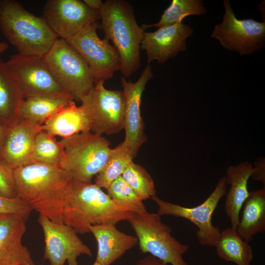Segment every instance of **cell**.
<instances>
[{
    "instance_id": "f35d334b",
    "label": "cell",
    "mask_w": 265,
    "mask_h": 265,
    "mask_svg": "<svg viewBox=\"0 0 265 265\" xmlns=\"http://www.w3.org/2000/svg\"><path fill=\"white\" fill-rule=\"evenodd\" d=\"M32 265V264H24V265Z\"/></svg>"
},
{
    "instance_id": "7a4b0ae2",
    "label": "cell",
    "mask_w": 265,
    "mask_h": 265,
    "mask_svg": "<svg viewBox=\"0 0 265 265\" xmlns=\"http://www.w3.org/2000/svg\"><path fill=\"white\" fill-rule=\"evenodd\" d=\"M132 212L117 206L95 184L72 180L70 192L64 203L63 223L78 234L90 232L91 226L127 220Z\"/></svg>"
},
{
    "instance_id": "d6a6232c",
    "label": "cell",
    "mask_w": 265,
    "mask_h": 265,
    "mask_svg": "<svg viewBox=\"0 0 265 265\" xmlns=\"http://www.w3.org/2000/svg\"><path fill=\"white\" fill-rule=\"evenodd\" d=\"M254 180L260 181L265 184V164L263 162H259L254 167V172L251 176Z\"/></svg>"
},
{
    "instance_id": "3957f363",
    "label": "cell",
    "mask_w": 265,
    "mask_h": 265,
    "mask_svg": "<svg viewBox=\"0 0 265 265\" xmlns=\"http://www.w3.org/2000/svg\"><path fill=\"white\" fill-rule=\"evenodd\" d=\"M99 26L110 40L120 58L123 77L129 78L140 65V50L144 30L136 22L132 6L123 0H107L99 10Z\"/></svg>"
},
{
    "instance_id": "277c9868",
    "label": "cell",
    "mask_w": 265,
    "mask_h": 265,
    "mask_svg": "<svg viewBox=\"0 0 265 265\" xmlns=\"http://www.w3.org/2000/svg\"><path fill=\"white\" fill-rule=\"evenodd\" d=\"M0 29L18 53L26 55L44 57L59 38L43 17L15 0H0Z\"/></svg>"
},
{
    "instance_id": "ac0fdd59",
    "label": "cell",
    "mask_w": 265,
    "mask_h": 265,
    "mask_svg": "<svg viewBox=\"0 0 265 265\" xmlns=\"http://www.w3.org/2000/svg\"><path fill=\"white\" fill-rule=\"evenodd\" d=\"M0 265H34L22 243L26 220L18 214L0 215Z\"/></svg>"
},
{
    "instance_id": "8fae6325",
    "label": "cell",
    "mask_w": 265,
    "mask_h": 265,
    "mask_svg": "<svg viewBox=\"0 0 265 265\" xmlns=\"http://www.w3.org/2000/svg\"><path fill=\"white\" fill-rule=\"evenodd\" d=\"M99 26L94 23L74 36L65 40L87 63L94 84L111 78L120 69V58L116 49L97 33Z\"/></svg>"
},
{
    "instance_id": "9a60e30c",
    "label": "cell",
    "mask_w": 265,
    "mask_h": 265,
    "mask_svg": "<svg viewBox=\"0 0 265 265\" xmlns=\"http://www.w3.org/2000/svg\"><path fill=\"white\" fill-rule=\"evenodd\" d=\"M152 77L151 67L148 64L136 82L127 80L123 76L121 78L125 101L124 123L125 137L123 142L133 158L136 156L139 148L146 140L140 106L142 95L146 84Z\"/></svg>"
},
{
    "instance_id": "836d02e7",
    "label": "cell",
    "mask_w": 265,
    "mask_h": 265,
    "mask_svg": "<svg viewBox=\"0 0 265 265\" xmlns=\"http://www.w3.org/2000/svg\"><path fill=\"white\" fill-rule=\"evenodd\" d=\"M135 265H170L163 263L159 259L149 255L139 260Z\"/></svg>"
},
{
    "instance_id": "4fadbf2b",
    "label": "cell",
    "mask_w": 265,
    "mask_h": 265,
    "mask_svg": "<svg viewBox=\"0 0 265 265\" xmlns=\"http://www.w3.org/2000/svg\"><path fill=\"white\" fill-rule=\"evenodd\" d=\"M44 236V258L51 265H79L78 259L82 255L91 257L92 251L70 226L53 222L39 214L37 219Z\"/></svg>"
},
{
    "instance_id": "e575fe53",
    "label": "cell",
    "mask_w": 265,
    "mask_h": 265,
    "mask_svg": "<svg viewBox=\"0 0 265 265\" xmlns=\"http://www.w3.org/2000/svg\"><path fill=\"white\" fill-rule=\"evenodd\" d=\"M83 1L90 8L98 11L103 3L100 0H84Z\"/></svg>"
},
{
    "instance_id": "d4e9b609",
    "label": "cell",
    "mask_w": 265,
    "mask_h": 265,
    "mask_svg": "<svg viewBox=\"0 0 265 265\" xmlns=\"http://www.w3.org/2000/svg\"><path fill=\"white\" fill-rule=\"evenodd\" d=\"M215 247L220 258L237 265H250L253 259L252 247L231 227L220 232Z\"/></svg>"
},
{
    "instance_id": "9c48e42d",
    "label": "cell",
    "mask_w": 265,
    "mask_h": 265,
    "mask_svg": "<svg viewBox=\"0 0 265 265\" xmlns=\"http://www.w3.org/2000/svg\"><path fill=\"white\" fill-rule=\"evenodd\" d=\"M226 193V178L223 176L209 197L194 207H186L167 202L156 195L151 199L158 206L157 213L159 216L172 215L189 220L198 227L196 236L198 242L202 245L215 247L221 232L218 227L212 225V215Z\"/></svg>"
},
{
    "instance_id": "ffe728a7",
    "label": "cell",
    "mask_w": 265,
    "mask_h": 265,
    "mask_svg": "<svg viewBox=\"0 0 265 265\" xmlns=\"http://www.w3.org/2000/svg\"><path fill=\"white\" fill-rule=\"evenodd\" d=\"M253 172L254 167L247 161L230 166L226 170V182L230 188L226 195L225 210L231 227L235 230L240 219L239 212L249 194L248 181Z\"/></svg>"
},
{
    "instance_id": "5b68a950",
    "label": "cell",
    "mask_w": 265,
    "mask_h": 265,
    "mask_svg": "<svg viewBox=\"0 0 265 265\" xmlns=\"http://www.w3.org/2000/svg\"><path fill=\"white\" fill-rule=\"evenodd\" d=\"M64 150L60 167L72 180L89 183L106 163L111 152L110 142L102 135L81 132L59 140Z\"/></svg>"
},
{
    "instance_id": "83f0119b",
    "label": "cell",
    "mask_w": 265,
    "mask_h": 265,
    "mask_svg": "<svg viewBox=\"0 0 265 265\" xmlns=\"http://www.w3.org/2000/svg\"><path fill=\"white\" fill-rule=\"evenodd\" d=\"M64 157V150L55 136L42 131L36 136L33 147V162L60 166Z\"/></svg>"
},
{
    "instance_id": "1f68e13d",
    "label": "cell",
    "mask_w": 265,
    "mask_h": 265,
    "mask_svg": "<svg viewBox=\"0 0 265 265\" xmlns=\"http://www.w3.org/2000/svg\"><path fill=\"white\" fill-rule=\"evenodd\" d=\"M32 211V209L18 196L14 198H9L0 196V215L18 214L27 220Z\"/></svg>"
},
{
    "instance_id": "f546056e",
    "label": "cell",
    "mask_w": 265,
    "mask_h": 265,
    "mask_svg": "<svg viewBox=\"0 0 265 265\" xmlns=\"http://www.w3.org/2000/svg\"><path fill=\"white\" fill-rule=\"evenodd\" d=\"M121 176L142 201L156 195L152 178L143 167L133 160Z\"/></svg>"
},
{
    "instance_id": "44dd1931",
    "label": "cell",
    "mask_w": 265,
    "mask_h": 265,
    "mask_svg": "<svg viewBox=\"0 0 265 265\" xmlns=\"http://www.w3.org/2000/svg\"><path fill=\"white\" fill-rule=\"evenodd\" d=\"M43 131L62 138L81 132H91V123L87 113L81 105L74 101L62 108L42 125Z\"/></svg>"
},
{
    "instance_id": "5bb4252c",
    "label": "cell",
    "mask_w": 265,
    "mask_h": 265,
    "mask_svg": "<svg viewBox=\"0 0 265 265\" xmlns=\"http://www.w3.org/2000/svg\"><path fill=\"white\" fill-rule=\"evenodd\" d=\"M45 21L59 38L67 40L100 19L99 11L79 0H48L43 9Z\"/></svg>"
},
{
    "instance_id": "4dcf8cb0",
    "label": "cell",
    "mask_w": 265,
    "mask_h": 265,
    "mask_svg": "<svg viewBox=\"0 0 265 265\" xmlns=\"http://www.w3.org/2000/svg\"><path fill=\"white\" fill-rule=\"evenodd\" d=\"M0 196L14 198L17 197L13 170L0 158Z\"/></svg>"
},
{
    "instance_id": "603a6c76",
    "label": "cell",
    "mask_w": 265,
    "mask_h": 265,
    "mask_svg": "<svg viewBox=\"0 0 265 265\" xmlns=\"http://www.w3.org/2000/svg\"><path fill=\"white\" fill-rule=\"evenodd\" d=\"M73 101L74 98L70 95L24 99L19 107L18 117L42 125L56 112Z\"/></svg>"
},
{
    "instance_id": "4316f807",
    "label": "cell",
    "mask_w": 265,
    "mask_h": 265,
    "mask_svg": "<svg viewBox=\"0 0 265 265\" xmlns=\"http://www.w3.org/2000/svg\"><path fill=\"white\" fill-rule=\"evenodd\" d=\"M206 12L203 3L199 0H173L164 11L159 21L152 25H143V29L150 27H161L169 26L183 21L190 15H200Z\"/></svg>"
},
{
    "instance_id": "7c38bea8",
    "label": "cell",
    "mask_w": 265,
    "mask_h": 265,
    "mask_svg": "<svg viewBox=\"0 0 265 265\" xmlns=\"http://www.w3.org/2000/svg\"><path fill=\"white\" fill-rule=\"evenodd\" d=\"M225 12L222 22L214 27L212 37L220 41L225 48L248 55L265 46V22L253 19L239 20L229 0H224Z\"/></svg>"
},
{
    "instance_id": "7402d4cb",
    "label": "cell",
    "mask_w": 265,
    "mask_h": 265,
    "mask_svg": "<svg viewBox=\"0 0 265 265\" xmlns=\"http://www.w3.org/2000/svg\"><path fill=\"white\" fill-rule=\"evenodd\" d=\"M236 231L246 242L265 231V188L249 192Z\"/></svg>"
},
{
    "instance_id": "8992f818",
    "label": "cell",
    "mask_w": 265,
    "mask_h": 265,
    "mask_svg": "<svg viewBox=\"0 0 265 265\" xmlns=\"http://www.w3.org/2000/svg\"><path fill=\"white\" fill-rule=\"evenodd\" d=\"M127 221L135 232L142 253L170 265H188L183 255L189 246L172 236L170 227L158 213L132 212Z\"/></svg>"
},
{
    "instance_id": "52a82bcc",
    "label": "cell",
    "mask_w": 265,
    "mask_h": 265,
    "mask_svg": "<svg viewBox=\"0 0 265 265\" xmlns=\"http://www.w3.org/2000/svg\"><path fill=\"white\" fill-rule=\"evenodd\" d=\"M44 58L58 83L74 100L80 102L93 87L87 63L65 40L59 38Z\"/></svg>"
},
{
    "instance_id": "8d00e7d4",
    "label": "cell",
    "mask_w": 265,
    "mask_h": 265,
    "mask_svg": "<svg viewBox=\"0 0 265 265\" xmlns=\"http://www.w3.org/2000/svg\"><path fill=\"white\" fill-rule=\"evenodd\" d=\"M9 47L8 43L5 42L0 41V54L5 52Z\"/></svg>"
},
{
    "instance_id": "74e56055",
    "label": "cell",
    "mask_w": 265,
    "mask_h": 265,
    "mask_svg": "<svg viewBox=\"0 0 265 265\" xmlns=\"http://www.w3.org/2000/svg\"><path fill=\"white\" fill-rule=\"evenodd\" d=\"M93 265H100L99 263L95 261L94 263L93 264Z\"/></svg>"
},
{
    "instance_id": "e0dca14e",
    "label": "cell",
    "mask_w": 265,
    "mask_h": 265,
    "mask_svg": "<svg viewBox=\"0 0 265 265\" xmlns=\"http://www.w3.org/2000/svg\"><path fill=\"white\" fill-rule=\"evenodd\" d=\"M193 32L192 28L182 21L154 32L145 31L140 49L146 51L149 63L154 60L163 63L186 50V39Z\"/></svg>"
},
{
    "instance_id": "6da1fadb",
    "label": "cell",
    "mask_w": 265,
    "mask_h": 265,
    "mask_svg": "<svg viewBox=\"0 0 265 265\" xmlns=\"http://www.w3.org/2000/svg\"><path fill=\"white\" fill-rule=\"evenodd\" d=\"M17 196L32 210L63 223L64 203L72 179L58 166L34 162L14 170Z\"/></svg>"
},
{
    "instance_id": "ab89813d",
    "label": "cell",
    "mask_w": 265,
    "mask_h": 265,
    "mask_svg": "<svg viewBox=\"0 0 265 265\" xmlns=\"http://www.w3.org/2000/svg\"></svg>"
},
{
    "instance_id": "cb8c5ba5",
    "label": "cell",
    "mask_w": 265,
    "mask_h": 265,
    "mask_svg": "<svg viewBox=\"0 0 265 265\" xmlns=\"http://www.w3.org/2000/svg\"><path fill=\"white\" fill-rule=\"evenodd\" d=\"M24 98L8 71L5 62L0 58V124L9 126L18 117Z\"/></svg>"
},
{
    "instance_id": "ba28073f",
    "label": "cell",
    "mask_w": 265,
    "mask_h": 265,
    "mask_svg": "<svg viewBox=\"0 0 265 265\" xmlns=\"http://www.w3.org/2000/svg\"><path fill=\"white\" fill-rule=\"evenodd\" d=\"M5 65L24 99L41 96H71L58 83L44 57L17 53L12 55Z\"/></svg>"
},
{
    "instance_id": "2e32d148",
    "label": "cell",
    "mask_w": 265,
    "mask_h": 265,
    "mask_svg": "<svg viewBox=\"0 0 265 265\" xmlns=\"http://www.w3.org/2000/svg\"><path fill=\"white\" fill-rule=\"evenodd\" d=\"M42 125L18 117L7 126L0 158L13 170L32 163L33 147Z\"/></svg>"
},
{
    "instance_id": "d590c367",
    "label": "cell",
    "mask_w": 265,
    "mask_h": 265,
    "mask_svg": "<svg viewBox=\"0 0 265 265\" xmlns=\"http://www.w3.org/2000/svg\"><path fill=\"white\" fill-rule=\"evenodd\" d=\"M7 126L0 124V155L5 137Z\"/></svg>"
},
{
    "instance_id": "484cf974",
    "label": "cell",
    "mask_w": 265,
    "mask_h": 265,
    "mask_svg": "<svg viewBox=\"0 0 265 265\" xmlns=\"http://www.w3.org/2000/svg\"><path fill=\"white\" fill-rule=\"evenodd\" d=\"M133 159L129 149L122 142L112 149L106 163L96 176L95 184L106 189L114 180L122 176Z\"/></svg>"
},
{
    "instance_id": "d6986e66",
    "label": "cell",
    "mask_w": 265,
    "mask_h": 265,
    "mask_svg": "<svg viewBox=\"0 0 265 265\" xmlns=\"http://www.w3.org/2000/svg\"><path fill=\"white\" fill-rule=\"evenodd\" d=\"M90 229L97 243L95 261L101 265H111L138 243L136 236L126 234L114 224L93 225Z\"/></svg>"
},
{
    "instance_id": "f1b7e54d",
    "label": "cell",
    "mask_w": 265,
    "mask_h": 265,
    "mask_svg": "<svg viewBox=\"0 0 265 265\" xmlns=\"http://www.w3.org/2000/svg\"><path fill=\"white\" fill-rule=\"evenodd\" d=\"M107 194L117 206L135 213L147 212L146 207L133 190L120 176L107 188Z\"/></svg>"
},
{
    "instance_id": "30bf717a",
    "label": "cell",
    "mask_w": 265,
    "mask_h": 265,
    "mask_svg": "<svg viewBox=\"0 0 265 265\" xmlns=\"http://www.w3.org/2000/svg\"><path fill=\"white\" fill-rule=\"evenodd\" d=\"M104 82L95 83L81 100L91 123V132L102 135L124 129L125 101L123 91L106 89Z\"/></svg>"
}]
</instances>
